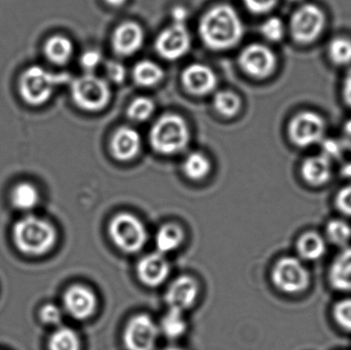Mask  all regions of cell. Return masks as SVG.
Returning a JSON list of instances; mask_svg holds the SVG:
<instances>
[{"instance_id": "obj_1", "label": "cell", "mask_w": 351, "mask_h": 350, "mask_svg": "<svg viewBox=\"0 0 351 350\" xmlns=\"http://www.w3.org/2000/svg\"><path fill=\"white\" fill-rule=\"evenodd\" d=\"M69 80V76L57 73L45 64L31 63L16 74L14 92L23 106L38 110L49 105L58 88Z\"/></svg>"}, {"instance_id": "obj_2", "label": "cell", "mask_w": 351, "mask_h": 350, "mask_svg": "<svg viewBox=\"0 0 351 350\" xmlns=\"http://www.w3.org/2000/svg\"><path fill=\"white\" fill-rule=\"evenodd\" d=\"M198 31L206 47L213 51H226L241 41L245 28L232 6L219 4L202 16Z\"/></svg>"}, {"instance_id": "obj_3", "label": "cell", "mask_w": 351, "mask_h": 350, "mask_svg": "<svg viewBox=\"0 0 351 350\" xmlns=\"http://www.w3.org/2000/svg\"><path fill=\"white\" fill-rule=\"evenodd\" d=\"M12 236L16 250L28 257L49 254L58 242L55 226L33 213L26 214L14 224Z\"/></svg>"}, {"instance_id": "obj_4", "label": "cell", "mask_w": 351, "mask_h": 350, "mask_svg": "<svg viewBox=\"0 0 351 350\" xmlns=\"http://www.w3.org/2000/svg\"><path fill=\"white\" fill-rule=\"evenodd\" d=\"M150 144L162 155H174L187 147L190 131L183 117L178 114L162 115L150 129Z\"/></svg>"}, {"instance_id": "obj_5", "label": "cell", "mask_w": 351, "mask_h": 350, "mask_svg": "<svg viewBox=\"0 0 351 350\" xmlns=\"http://www.w3.org/2000/svg\"><path fill=\"white\" fill-rule=\"evenodd\" d=\"M70 95L74 105L86 112L103 110L108 105L111 97L108 84L90 73L72 80Z\"/></svg>"}, {"instance_id": "obj_6", "label": "cell", "mask_w": 351, "mask_h": 350, "mask_svg": "<svg viewBox=\"0 0 351 350\" xmlns=\"http://www.w3.org/2000/svg\"><path fill=\"white\" fill-rule=\"evenodd\" d=\"M108 234L113 244L129 254L140 252L148 240L143 222L130 213L115 215L109 223Z\"/></svg>"}, {"instance_id": "obj_7", "label": "cell", "mask_w": 351, "mask_h": 350, "mask_svg": "<svg viewBox=\"0 0 351 350\" xmlns=\"http://www.w3.org/2000/svg\"><path fill=\"white\" fill-rule=\"evenodd\" d=\"M272 283L276 289L289 295L306 291L311 284V273L304 263L296 257H282L272 268Z\"/></svg>"}, {"instance_id": "obj_8", "label": "cell", "mask_w": 351, "mask_h": 350, "mask_svg": "<svg viewBox=\"0 0 351 350\" xmlns=\"http://www.w3.org/2000/svg\"><path fill=\"white\" fill-rule=\"evenodd\" d=\"M325 24V14L319 6L304 4L293 14L291 32L297 42L308 45L321 36Z\"/></svg>"}, {"instance_id": "obj_9", "label": "cell", "mask_w": 351, "mask_h": 350, "mask_svg": "<svg viewBox=\"0 0 351 350\" xmlns=\"http://www.w3.org/2000/svg\"><path fill=\"white\" fill-rule=\"evenodd\" d=\"M325 132V119L311 111H304L295 115L288 127L291 142L300 148L309 147L323 141Z\"/></svg>"}, {"instance_id": "obj_10", "label": "cell", "mask_w": 351, "mask_h": 350, "mask_svg": "<svg viewBox=\"0 0 351 350\" xmlns=\"http://www.w3.org/2000/svg\"><path fill=\"white\" fill-rule=\"evenodd\" d=\"M239 64L247 75L263 79L274 73L276 67V57L266 45L252 43L241 51Z\"/></svg>"}, {"instance_id": "obj_11", "label": "cell", "mask_w": 351, "mask_h": 350, "mask_svg": "<svg viewBox=\"0 0 351 350\" xmlns=\"http://www.w3.org/2000/svg\"><path fill=\"white\" fill-rule=\"evenodd\" d=\"M158 332V325L149 316L138 314L128 323L123 342L128 350H154Z\"/></svg>"}, {"instance_id": "obj_12", "label": "cell", "mask_w": 351, "mask_h": 350, "mask_svg": "<svg viewBox=\"0 0 351 350\" xmlns=\"http://www.w3.org/2000/svg\"><path fill=\"white\" fill-rule=\"evenodd\" d=\"M191 37L185 24L174 23L162 30L156 41V51L164 59L174 61L189 51Z\"/></svg>"}, {"instance_id": "obj_13", "label": "cell", "mask_w": 351, "mask_h": 350, "mask_svg": "<svg viewBox=\"0 0 351 350\" xmlns=\"http://www.w3.org/2000/svg\"><path fill=\"white\" fill-rule=\"evenodd\" d=\"M97 306L96 294L84 286H71L64 293V312L75 320H88L96 312Z\"/></svg>"}, {"instance_id": "obj_14", "label": "cell", "mask_w": 351, "mask_h": 350, "mask_svg": "<svg viewBox=\"0 0 351 350\" xmlns=\"http://www.w3.org/2000/svg\"><path fill=\"white\" fill-rule=\"evenodd\" d=\"M182 84L194 96H206L216 88L217 76L212 68L204 64L193 63L183 70Z\"/></svg>"}, {"instance_id": "obj_15", "label": "cell", "mask_w": 351, "mask_h": 350, "mask_svg": "<svg viewBox=\"0 0 351 350\" xmlns=\"http://www.w3.org/2000/svg\"><path fill=\"white\" fill-rule=\"evenodd\" d=\"M199 293L197 282L193 277L183 275L177 277L166 292V301L170 310H189L195 303Z\"/></svg>"}, {"instance_id": "obj_16", "label": "cell", "mask_w": 351, "mask_h": 350, "mask_svg": "<svg viewBox=\"0 0 351 350\" xmlns=\"http://www.w3.org/2000/svg\"><path fill=\"white\" fill-rule=\"evenodd\" d=\"M144 42V32L138 23L125 22L117 27L112 34L113 51L121 57L137 53Z\"/></svg>"}, {"instance_id": "obj_17", "label": "cell", "mask_w": 351, "mask_h": 350, "mask_svg": "<svg viewBox=\"0 0 351 350\" xmlns=\"http://www.w3.org/2000/svg\"><path fill=\"white\" fill-rule=\"evenodd\" d=\"M137 275L140 281L147 287H158L168 279L170 264L164 254L152 253L144 256L138 263Z\"/></svg>"}, {"instance_id": "obj_18", "label": "cell", "mask_w": 351, "mask_h": 350, "mask_svg": "<svg viewBox=\"0 0 351 350\" xmlns=\"http://www.w3.org/2000/svg\"><path fill=\"white\" fill-rule=\"evenodd\" d=\"M41 55L47 66L67 65L74 53V45L69 37L60 33H53L43 39L41 43Z\"/></svg>"}, {"instance_id": "obj_19", "label": "cell", "mask_w": 351, "mask_h": 350, "mask_svg": "<svg viewBox=\"0 0 351 350\" xmlns=\"http://www.w3.org/2000/svg\"><path fill=\"white\" fill-rule=\"evenodd\" d=\"M141 137L135 129L121 127L115 131L111 138V153L119 162H130L137 158L141 150Z\"/></svg>"}, {"instance_id": "obj_20", "label": "cell", "mask_w": 351, "mask_h": 350, "mask_svg": "<svg viewBox=\"0 0 351 350\" xmlns=\"http://www.w3.org/2000/svg\"><path fill=\"white\" fill-rule=\"evenodd\" d=\"M329 282L334 290L351 292V247H346L330 266Z\"/></svg>"}, {"instance_id": "obj_21", "label": "cell", "mask_w": 351, "mask_h": 350, "mask_svg": "<svg viewBox=\"0 0 351 350\" xmlns=\"http://www.w3.org/2000/svg\"><path fill=\"white\" fill-rule=\"evenodd\" d=\"M301 175L307 184L323 186L332 177V162L325 155L311 156L303 162Z\"/></svg>"}, {"instance_id": "obj_22", "label": "cell", "mask_w": 351, "mask_h": 350, "mask_svg": "<svg viewBox=\"0 0 351 350\" xmlns=\"http://www.w3.org/2000/svg\"><path fill=\"white\" fill-rule=\"evenodd\" d=\"M40 199L38 188L27 181L14 185L10 195L12 208L16 211L22 212L25 215L32 213L38 207Z\"/></svg>"}, {"instance_id": "obj_23", "label": "cell", "mask_w": 351, "mask_h": 350, "mask_svg": "<svg viewBox=\"0 0 351 350\" xmlns=\"http://www.w3.org/2000/svg\"><path fill=\"white\" fill-rule=\"evenodd\" d=\"M327 251L325 238L315 232L303 234L297 240V252L300 258L306 261H317Z\"/></svg>"}, {"instance_id": "obj_24", "label": "cell", "mask_w": 351, "mask_h": 350, "mask_svg": "<svg viewBox=\"0 0 351 350\" xmlns=\"http://www.w3.org/2000/svg\"><path fill=\"white\" fill-rule=\"evenodd\" d=\"M184 232L179 225L168 223L158 229L156 236V245L160 254H169L179 249L183 244Z\"/></svg>"}, {"instance_id": "obj_25", "label": "cell", "mask_w": 351, "mask_h": 350, "mask_svg": "<svg viewBox=\"0 0 351 350\" xmlns=\"http://www.w3.org/2000/svg\"><path fill=\"white\" fill-rule=\"evenodd\" d=\"M164 76L162 68L149 60L138 62L133 70V77L136 84L145 88L160 84Z\"/></svg>"}, {"instance_id": "obj_26", "label": "cell", "mask_w": 351, "mask_h": 350, "mask_svg": "<svg viewBox=\"0 0 351 350\" xmlns=\"http://www.w3.org/2000/svg\"><path fill=\"white\" fill-rule=\"evenodd\" d=\"M182 170L190 180L200 181L206 178L210 173V162L204 154L191 152L184 160Z\"/></svg>"}, {"instance_id": "obj_27", "label": "cell", "mask_w": 351, "mask_h": 350, "mask_svg": "<svg viewBox=\"0 0 351 350\" xmlns=\"http://www.w3.org/2000/svg\"><path fill=\"white\" fill-rule=\"evenodd\" d=\"M77 333L68 327H59L49 339V350H80Z\"/></svg>"}, {"instance_id": "obj_28", "label": "cell", "mask_w": 351, "mask_h": 350, "mask_svg": "<svg viewBox=\"0 0 351 350\" xmlns=\"http://www.w3.org/2000/svg\"><path fill=\"white\" fill-rule=\"evenodd\" d=\"M160 330L169 339H178L183 336L187 330V324L183 316V312L170 310L160 321Z\"/></svg>"}, {"instance_id": "obj_29", "label": "cell", "mask_w": 351, "mask_h": 350, "mask_svg": "<svg viewBox=\"0 0 351 350\" xmlns=\"http://www.w3.org/2000/svg\"><path fill=\"white\" fill-rule=\"evenodd\" d=\"M214 108L225 117L235 116L241 108L239 97L230 90H221L214 97Z\"/></svg>"}, {"instance_id": "obj_30", "label": "cell", "mask_w": 351, "mask_h": 350, "mask_svg": "<svg viewBox=\"0 0 351 350\" xmlns=\"http://www.w3.org/2000/svg\"><path fill=\"white\" fill-rule=\"evenodd\" d=\"M326 234L332 244L346 248L351 240V227L343 220L333 219L328 222Z\"/></svg>"}, {"instance_id": "obj_31", "label": "cell", "mask_w": 351, "mask_h": 350, "mask_svg": "<svg viewBox=\"0 0 351 350\" xmlns=\"http://www.w3.org/2000/svg\"><path fill=\"white\" fill-rule=\"evenodd\" d=\"M330 60L338 66L351 64V40L344 37H337L330 42L328 47Z\"/></svg>"}, {"instance_id": "obj_32", "label": "cell", "mask_w": 351, "mask_h": 350, "mask_svg": "<svg viewBox=\"0 0 351 350\" xmlns=\"http://www.w3.org/2000/svg\"><path fill=\"white\" fill-rule=\"evenodd\" d=\"M156 110V104L147 97H138L128 107V116L138 123L147 121Z\"/></svg>"}, {"instance_id": "obj_33", "label": "cell", "mask_w": 351, "mask_h": 350, "mask_svg": "<svg viewBox=\"0 0 351 350\" xmlns=\"http://www.w3.org/2000/svg\"><path fill=\"white\" fill-rule=\"evenodd\" d=\"M333 316L338 326L351 332V298L340 300L335 304Z\"/></svg>"}, {"instance_id": "obj_34", "label": "cell", "mask_w": 351, "mask_h": 350, "mask_svg": "<svg viewBox=\"0 0 351 350\" xmlns=\"http://www.w3.org/2000/svg\"><path fill=\"white\" fill-rule=\"evenodd\" d=\"M261 33L266 39L269 41H280L285 35V25L280 18L276 16L268 18L265 22L262 24Z\"/></svg>"}, {"instance_id": "obj_35", "label": "cell", "mask_w": 351, "mask_h": 350, "mask_svg": "<svg viewBox=\"0 0 351 350\" xmlns=\"http://www.w3.org/2000/svg\"><path fill=\"white\" fill-rule=\"evenodd\" d=\"M64 312L53 303H47L39 310V318L43 324L60 326L63 321Z\"/></svg>"}, {"instance_id": "obj_36", "label": "cell", "mask_w": 351, "mask_h": 350, "mask_svg": "<svg viewBox=\"0 0 351 350\" xmlns=\"http://www.w3.org/2000/svg\"><path fill=\"white\" fill-rule=\"evenodd\" d=\"M336 208L343 215L351 217V185L343 187L336 195Z\"/></svg>"}, {"instance_id": "obj_37", "label": "cell", "mask_w": 351, "mask_h": 350, "mask_svg": "<svg viewBox=\"0 0 351 350\" xmlns=\"http://www.w3.org/2000/svg\"><path fill=\"white\" fill-rule=\"evenodd\" d=\"M343 145L340 140L327 139L323 140V155L330 160H337L341 158L344 151Z\"/></svg>"}, {"instance_id": "obj_38", "label": "cell", "mask_w": 351, "mask_h": 350, "mask_svg": "<svg viewBox=\"0 0 351 350\" xmlns=\"http://www.w3.org/2000/svg\"><path fill=\"white\" fill-rule=\"evenodd\" d=\"M80 62V66L86 71H88V73H90V71L96 69L100 65L102 62V55L98 51L90 49V51H86V53H82Z\"/></svg>"}, {"instance_id": "obj_39", "label": "cell", "mask_w": 351, "mask_h": 350, "mask_svg": "<svg viewBox=\"0 0 351 350\" xmlns=\"http://www.w3.org/2000/svg\"><path fill=\"white\" fill-rule=\"evenodd\" d=\"M247 10L253 14H263L269 12L278 0H243Z\"/></svg>"}, {"instance_id": "obj_40", "label": "cell", "mask_w": 351, "mask_h": 350, "mask_svg": "<svg viewBox=\"0 0 351 350\" xmlns=\"http://www.w3.org/2000/svg\"><path fill=\"white\" fill-rule=\"evenodd\" d=\"M107 77L114 84H121L125 79L127 71L125 66L119 62L111 61L106 65Z\"/></svg>"}, {"instance_id": "obj_41", "label": "cell", "mask_w": 351, "mask_h": 350, "mask_svg": "<svg viewBox=\"0 0 351 350\" xmlns=\"http://www.w3.org/2000/svg\"><path fill=\"white\" fill-rule=\"evenodd\" d=\"M340 141H341L344 149L351 152V119L346 121V125H344Z\"/></svg>"}, {"instance_id": "obj_42", "label": "cell", "mask_w": 351, "mask_h": 350, "mask_svg": "<svg viewBox=\"0 0 351 350\" xmlns=\"http://www.w3.org/2000/svg\"><path fill=\"white\" fill-rule=\"evenodd\" d=\"M343 97L346 104L351 107V69L346 74L343 82Z\"/></svg>"}, {"instance_id": "obj_43", "label": "cell", "mask_w": 351, "mask_h": 350, "mask_svg": "<svg viewBox=\"0 0 351 350\" xmlns=\"http://www.w3.org/2000/svg\"><path fill=\"white\" fill-rule=\"evenodd\" d=\"M187 18V12L185 8L182 6H177L173 10V20L174 23H179V24H185V20Z\"/></svg>"}, {"instance_id": "obj_44", "label": "cell", "mask_w": 351, "mask_h": 350, "mask_svg": "<svg viewBox=\"0 0 351 350\" xmlns=\"http://www.w3.org/2000/svg\"><path fill=\"white\" fill-rule=\"evenodd\" d=\"M105 2L110 6L119 8V6L123 5L127 2V0H105Z\"/></svg>"}, {"instance_id": "obj_45", "label": "cell", "mask_w": 351, "mask_h": 350, "mask_svg": "<svg viewBox=\"0 0 351 350\" xmlns=\"http://www.w3.org/2000/svg\"><path fill=\"white\" fill-rule=\"evenodd\" d=\"M342 175L346 178H351V162L350 164H346V166L342 168Z\"/></svg>"}, {"instance_id": "obj_46", "label": "cell", "mask_w": 351, "mask_h": 350, "mask_svg": "<svg viewBox=\"0 0 351 350\" xmlns=\"http://www.w3.org/2000/svg\"><path fill=\"white\" fill-rule=\"evenodd\" d=\"M164 350H183L181 349H179V347H168V349H165Z\"/></svg>"}, {"instance_id": "obj_47", "label": "cell", "mask_w": 351, "mask_h": 350, "mask_svg": "<svg viewBox=\"0 0 351 350\" xmlns=\"http://www.w3.org/2000/svg\"><path fill=\"white\" fill-rule=\"evenodd\" d=\"M290 1H300V0H290Z\"/></svg>"}]
</instances>
